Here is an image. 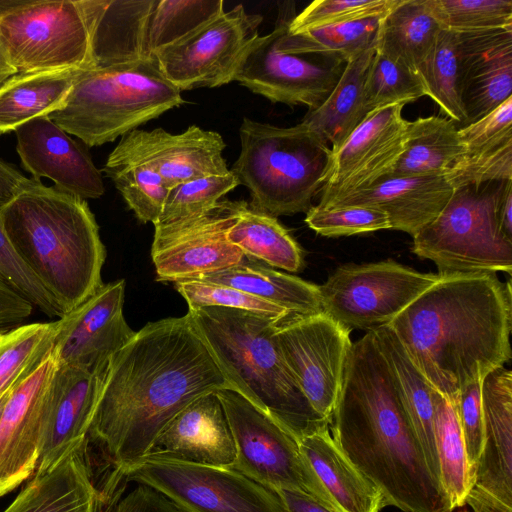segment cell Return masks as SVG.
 Segmentation results:
<instances>
[{
  "label": "cell",
  "mask_w": 512,
  "mask_h": 512,
  "mask_svg": "<svg viewBox=\"0 0 512 512\" xmlns=\"http://www.w3.org/2000/svg\"><path fill=\"white\" fill-rule=\"evenodd\" d=\"M0 214L16 253L64 314L103 285L106 250L86 200L42 184L0 206Z\"/></svg>",
  "instance_id": "277c9868"
},
{
  "label": "cell",
  "mask_w": 512,
  "mask_h": 512,
  "mask_svg": "<svg viewBox=\"0 0 512 512\" xmlns=\"http://www.w3.org/2000/svg\"><path fill=\"white\" fill-rule=\"evenodd\" d=\"M439 279L389 324L429 383L455 405L469 383L511 359L512 290L495 273Z\"/></svg>",
  "instance_id": "3957f363"
},
{
  "label": "cell",
  "mask_w": 512,
  "mask_h": 512,
  "mask_svg": "<svg viewBox=\"0 0 512 512\" xmlns=\"http://www.w3.org/2000/svg\"><path fill=\"white\" fill-rule=\"evenodd\" d=\"M259 14L237 5L155 54L165 78L180 91L234 81L245 54L259 36Z\"/></svg>",
  "instance_id": "5bb4252c"
},
{
  "label": "cell",
  "mask_w": 512,
  "mask_h": 512,
  "mask_svg": "<svg viewBox=\"0 0 512 512\" xmlns=\"http://www.w3.org/2000/svg\"><path fill=\"white\" fill-rule=\"evenodd\" d=\"M351 330L320 312L291 315L274 333L281 355L301 391L331 422L352 345Z\"/></svg>",
  "instance_id": "9a60e30c"
},
{
  "label": "cell",
  "mask_w": 512,
  "mask_h": 512,
  "mask_svg": "<svg viewBox=\"0 0 512 512\" xmlns=\"http://www.w3.org/2000/svg\"><path fill=\"white\" fill-rule=\"evenodd\" d=\"M350 462L404 512H452L371 331L352 342L329 425Z\"/></svg>",
  "instance_id": "7a4b0ae2"
},
{
  "label": "cell",
  "mask_w": 512,
  "mask_h": 512,
  "mask_svg": "<svg viewBox=\"0 0 512 512\" xmlns=\"http://www.w3.org/2000/svg\"><path fill=\"white\" fill-rule=\"evenodd\" d=\"M381 18H367L296 34L289 33V22L282 33L281 44L288 51L332 55L348 62L376 42Z\"/></svg>",
  "instance_id": "60d3db41"
},
{
  "label": "cell",
  "mask_w": 512,
  "mask_h": 512,
  "mask_svg": "<svg viewBox=\"0 0 512 512\" xmlns=\"http://www.w3.org/2000/svg\"><path fill=\"white\" fill-rule=\"evenodd\" d=\"M235 457L230 425L214 391L180 410L160 431L145 458L232 468Z\"/></svg>",
  "instance_id": "603a6c76"
},
{
  "label": "cell",
  "mask_w": 512,
  "mask_h": 512,
  "mask_svg": "<svg viewBox=\"0 0 512 512\" xmlns=\"http://www.w3.org/2000/svg\"><path fill=\"white\" fill-rule=\"evenodd\" d=\"M84 69L18 73L0 88V134L60 110Z\"/></svg>",
  "instance_id": "d6a6232c"
},
{
  "label": "cell",
  "mask_w": 512,
  "mask_h": 512,
  "mask_svg": "<svg viewBox=\"0 0 512 512\" xmlns=\"http://www.w3.org/2000/svg\"><path fill=\"white\" fill-rule=\"evenodd\" d=\"M422 447L428 468L440 484L434 436L435 388L415 366L389 325L370 330Z\"/></svg>",
  "instance_id": "f546056e"
},
{
  "label": "cell",
  "mask_w": 512,
  "mask_h": 512,
  "mask_svg": "<svg viewBox=\"0 0 512 512\" xmlns=\"http://www.w3.org/2000/svg\"><path fill=\"white\" fill-rule=\"evenodd\" d=\"M484 444L465 504L473 512H512V372L481 380Z\"/></svg>",
  "instance_id": "ffe728a7"
},
{
  "label": "cell",
  "mask_w": 512,
  "mask_h": 512,
  "mask_svg": "<svg viewBox=\"0 0 512 512\" xmlns=\"http://www.w3.org/2000/svg\"><path fill=\"white\" fill-rule=\"evenodd\" d=\"M241 150L232 166L251 206L274 217L307 212L324 186L331 147L302 123L278 127L244 118Z\"/></svg>",
  "instance_id": "52a82bcc"
},
{
  "label": "cell",
  "mask_w": 512,
  "mask_h": 512,
  "mask_svg": "<svg viewBox=\"0 0 512 512\" xmlns=\"http://www.w3.org/2000/svg\"><path fill=\"white\" fill-rule=\"evenodd\" d=\"M0 277L18 294L48 317H62L64 311L45 290L16 253L4 229L0 214Z\"/></svg>",
  "instance_id": "f907efd6"
},
{
  "label": "cell",
  "mask_w": 512,
  "mask_h": 512,
  "mask_svg": "<svg viewBox=\"0 0 512 512\" xmlns=\"http://www.w3.org/2000/svg\"><path fill=\"white\" fill-rule=\"evenodd\" d=\"M430 97L449 117L464 126L466 115L461 101V76L457 35L441 29L424 62L416 71Z\"/></svg>",
  "instance_id": "ab89813d"
},
{
  "label": "cell",
  "mask_w": 512,
  "mask_h": 512,
  "mask_svg": "<svg viewBox=\"0 0 512 512\" xmlns=\"http://www.w3.org/2000/svg\"><path fill=\"white\" fill-rule=\"evenodd\" d=\"M280 15L275 28L258 36L249 47L234 80L273 103L321 106L337 85L347 64L326 54L286 50L281 36L293 17Z\"/></svg>",
  "instance_id": "7c38bea8"
},
{
  "label": "cell",
  "mask_w": 512,
  "mask_h": 512,
  "mask_svg": "<svg viewBox=\"0 0 512 512\" xmlns=\"http://www.w3.org/2000/svg\"><path fill=\"white\" fill-rule=\"evenodd\" d=\"M136 484L118 499L110 512H186L154 488Z\"/></svg>",
  "instance_id": "db71d44e"
},
{
  "label": "cell",
  "mask_w": 512,
  "mask_h": 512,
  "mask_svg": "<svg viewBox=\"0 0 512 512\" xmlns=\"http://www.w3.org/2000/svg\"><path fill=\"white\" fill-rule=\"evenodd\" d=\"M404 104L369 112L347 139L332 151V163L317 205L366 188L389 175L405 150L409 121Z\"/></svg>",
  "instance_id": "e0dca14e"
},
{
  "label": "cell",
  "mask_w": 512,
  "mask_h": 512,
  "mask_svg": "<svg viewBox=\"0 0 512 512\" xmlns=\"http://www.w3.org/2000/svg\"><path fill=\"white\" fill-rule=\"evenodd\" d=\"M441 28L467 33L512 27L511 0H425Z\"/></svg>",
  "instance_id": "ee69618b"
},
{
  "label": "cell",
  "mask_w": 512,
  "mask_h": 512,
  "mask_svg": "<svg viewBox=\"0 0 512 512\" xmlns=\"http://www.w3.org/2000/svg\"><path fill=\"white\" fill-rule=\"evenodd\" d=\"M125 280L103 284L56 320L51 357L57 365L104 371L110 358L135 334L123 313Z\"/></svg>",
  "instance_id": "ac0fdd59"
},
{
  "label": "cell",
  "mask_w": 512,
  "mask_h": 512,
  "mask_svg": "<svg viewBox=\"0 0 512 512\" xmlns=\"http://www.w3.org/2000/svg\"><path fill=\"white\" fill-rule=\"evenodd\" d=\"M495 189H455L441 213L413 236L412 252L432 261L438 274L512 273V241L500 232Z\"/></svg>",
  "instance_id": "ba28073f"
},
{
  "label": "cell",
  "mask_w": 512,
  "mask_h": 512,
  "mask_svg": "<svg viewBox=\"0 0 512 512\" xmlns=\"http://www.w3.org/2000/svg\"><path fill=\"white\" fill-rule=\"evenodd\" d=\"M154 58L82 70L64 106L47 117L89 147L112 142L184 103Z\"/></svg>",
  "instance_id": "8992f818"
},
{
  "label": "cell",
  "mask_w": 512,
  "mask_h": 512,
  "mask_svg": "<svg viewBox=\"0 0 512 512\" xmlns=\"http://www.w3.org/2000/svg\"><path fill=\"white\" fill-rule=\"evenodd\" d=\"M88 440L33 478L2 512H98L100 493L87 459Z\"/></svg>",
  "instance_id": "4316f807"
},
{
  "label": "cell",
  "mask_w": 512,
  "mask_h": 512,
  "mask_svg": "<svg viewBox=\"0 0 512 512\" xmlns=\"http://www.w3.org/2000/svg\"><path fill=\"white\" fill-rule=\"evenodd\" d=\"M238 185V179L230 170L224 175L201 177L171 187L154 228L184 223L208 214Z\"/></svg>",
  "instance_id": "7bdbcfd3"
},
{
  "label": "cell",
  "mask_w": 512,
  "mask_h": 512,
  "mask_svg": "<svg viewBox=\"0 0 512 512\" xmlns=\"http://www.w3.org/2000/svg\"><path fill=\"white\" fill-rule=\"evenodd\" d=\"M103 171L139 221L154 224L158 220L170 188L152 166L115 147Z\"/></svg>",
  "instance_id": "74e56055"
},
{
  "label": "cell",
  "mask_w": 512,
  "mask_h": 512,
  "mask_svg": "<svg viewBox=\"0 0 512 512\" xmlns=\"http://www.w3.org/2000/svg\"><path fill=\"white\" fill-rule=\"evenodd\" d=\"M235 219L228 240L246 256L265 264L299 272L304 267L303 251L276 217L261 212L246 201H232Z\"/></svg>",
  "instance_id": "836d02e7"
},
{
  "label": "cell",
  "mask_w": 512,
  "mask_h": 512,
  "mask_svg": "<svg viewBox=\"0 0 512 512\" xmlns=\"http://www.w3.org/2000/svg\"><path fill=\"white\" fill-rule=\"evenodd\" d=\"M223 12L222 0H155L148 22V55L154 57Z\"/></svg>",
  "instance_id": "b9f144b4"
},
{
  "label": "cell",
  "mask_w": 512,
  "mask_h": 512,
  "mask_svg": "<svg viewBox=\"0 0 512 512\" xmlns=\"http://www.w3.org/2000/svg\"><path fill=\"white\" fill-rule=\"evenodd\" d=\"M174 284L187 302L188 310L210 306L240 309L277 323L294 315L282 307L229 286L201 280H186Z\"/></svg>",
  "instance_id": "bcb514c9"
},
{
  "label": "cell",
  "mask_w": 512,
  "mask_h": 512,
  "mask_svg": "<svg viewBox=\"0 0 512 512\" xmlns=\"http://www.w3.org/2000/svg\"><path fill=\"white\" fill-rule=\"evenodd\" d=\"M235 219L232 201L199 218L154 228L151 258L161 282L199 280L240 264L246 255L227 237Z\"/></svg>",
  "instance_id": "2e32d148"
},
{
  "label": "cell",
  "mask_w": 512,
  "mask_h": 512,
  "mask_svg": "<svg viewBox=\"0 0 512 512\" xmlns=\"http://www.w3.org/2000/svg\"><path fill=\"white\" fill-rule=\"evenodd\" d=\"M281 501L284 512H333L306 492L293 489H280L275 492Z\"/></svg>",
  "instance_id": "6f0895ef"
},
{
  "label": "cell",
  "mask_w": 512,
  "mask_h": 512,
  "mask_svg": "<svg viewBox=\"0 0 512 512\" xmlns=\"http://www.w3.org/2000/svg\"><path fill=\"white\" fill-rule=\"evenodd\" d=\"M439 277L393 260L346 264L318 286L321 311L350 330L370 331L389 324Z\"/></svg>",
  "instance_id": "8fae6325"
},
{
  "label": "cell",
  "mask_w": 512,
  "mask_h": 512,
  "mask_svg": "<svg viewBox=\"0 0 512 512\" xmlns=\"http://www.w3.org/2000/svg\"><path fill=\"white\" fill-rule=\"evenodd\" d=\"M454 189L444 175L388 176L320 208L360 206L388 216L390 229L415 236L445 208Z\"/></svg>",
  "instance_id": "d4e9b609"
},
{
  "label": "cell",
  "mask_w": 512,
  "mask_h": 512,
  "mask_svg": "<svg viewBox=\"0 0 512 512\" xmlns=\"http://www.w3.org/2000/svg\"><path fill=\"white\" fill-rule=\"evenodd\" d=\"M42 184L38 179L25 177L15 166L0 159V206Z\"/></svg>",
  "instance_id": "9f6ffc18"
},
{
  "label": "cell",
  "mask_w": 512,
  "mask_h": 512,
  "mask_svg": "<svg viewBox=\"0 0 512 512\" xmlns=\"http://www.w3.org/2000/svg\"><path fill=\"white\" fill-rule=\"evenodd\" d=\"M498 225L502 235L512 241V180L502 185L496 207Z\"/></svg>",
  "instance_id": "680465c9"
},
{
  "label": "cell",
  "mask_w": 512,
  "mask_h": 512,
  "mask_svg": "<svg viewBox=\"0 0 512 512\" xmlns=\"http://www.w3.org/2000/svg\"><path fill=\"white\" fill-rule=\"evenodd\" d=\"M193 324L232 387L298 441L329 429L298 386L279 350L276 321L245 310H188Z\"/></svg>",
  "instance_id": "5b68a950"
},
{
  "label": "cell",
  "mask_w": 512,
  "mask_h": 512,
  "mask_svg": "<svg viewBox=\"0 0 512 512\" xmlns=\"http://www.w3.org/2000/svg\"><path fill=\"white\" fill-rule=\"evenodd\" d=\"M481 380L467 384L458 394L455 403L472 481L484 444Z\"/></svg>",
  "instance_id": "f5cc1de1"
},
{
  "label": "cell",
  "mask_w": 512,
  "mask_h": 512,
  "mask_svg": "<svg viewBox=\"0 0 512 512\" xmlns=\"http://www.w3.org/2000/svg\"><path fill=\"white\" fill-rule=\"evenodd\" d=\"M232 388L190 314L147 323L108 361L87 439L125 478L197 397Z\"/></svg>",
  "instance_id": "6da1fadb"
},
{
  "label": "cell",
  "mask_w": 512,
  "mask_h": 512,
  "mask_svg": "<svg viewBox=\"0 0 512 512\" xmlns=\"http://www.w3.org/2000/svg\"><path fill=\"white\" fill-rule=\"evenodd\" d=\"M444 176L454 190L512 180V142L489 151L463 155Z\"/></svg>",
  "instance_id": "681fc988"
},
{
  "label": "cell",
  "mask_w": 512,
  "mask_h": 512,
  "mask_svg": "<svg viewBox=\"0 0 512 512\" xmlns=\"http://www.w3.org/2000/svg\"><path fill=\"white\" fill-rule=\"evenodd\" d=\"M11 391H9V392H7V393H5V394L0 396V417H1V413H2V410L4 408V405H5V403H6L7 399H8Z\"/></svg>",
  "instance_id": "94428289"
},
{
  "label": "cell",
  "mask_w": 512,
  "mask_h": 512,
  "mask_svg": "<svg viewBox=\"0 0 512 512\" xmlns=\"http://www.w3.org/2000/svg\"><path fill=\"white\" fill-rule=\"evenodd\" d=\"M299 447L334 512H379L386 506L381 491L343 454L329 429L302 438Z\"/></svg>",
  "instance_id": "f1b7e54d"
},
{
  "label": "cell",
  "mask_w": 512,
  "mask_h": 512,
  "mask_svg": "<svg viewBox=\"0 0 512 512\" xmlns=\"http://www.w3.org/2000/svg\"><path fill=\"white\" fill-rule=\"evenodd\" d=\"M15 133L21 163L34 179L48 178L56 189L84 200L104 194L101 172L90 155L47 116L22 124Z\"/></svg>",
  "instance_id": "44dd1931"
},
{
  "label": "cell",
  "mask_w": 512,
  "mask_h": 512,
  "mask_svg": "<svg viewBox=\"0 0 512 512\" xmlns=\"http://www.w3.org/2000/svg\"><path fill=\"white\" fill-rule=\"evenodd\" d=\"M16 74H18L17 69L11 64L0 46V88Z\"/></svg>",
  "instance_id": "91938a15"
},
{
  "label": "cell",
  "mask_w": 512,
  "mask_h": 512,
  "mask_svg": "<svg viewBox=\"0 0 512 512\" xmlns=\"http://www.w3.org/2000/svg\"><path fill=\"white\" fill-rule=\"evenodd\" d=\"M0 46L18 73L93 68L86 0H0Z\"/></svg>",
  "instance_id": "9c48e42d"
},
{
  "label": "cell",
  "mask_w": 512,
  "mask_h": 512,
  "mask_svg": "<svg viewBox=\"0 0 512 512\" xmlns=\"http://www.w3.org/2000/svg\"><path fill=\"white\" fill-rule=\"evenodd\" d=\"M399 0H317L291 19V34L307 30L381 17L398 4Z\"/></svg>",
  "instance_id": "7dc6e473"
},
{
  "label": "cell",
  "mask_w": 512,
  "mask_h": 512,
  "mask_svg": "<svg viewBox=\"0 0 512 512\" xmlns=\"http://www.w3.org/2000/svg\"><path fill=\"white\" fill-rule=\"evenodd\" d=\"M56 363L50 356L10 393L0 417V497L36 470L49 422Z\"/></svg>",
  "instance_id": "d6986e66"
},
{
  "label": "cell",
  "mask_w": 512,
  "mask_h": 512,
  "mask_svg": "<svg viewBox=\"0 0 512 512\" xmlns=\"http://www.w3.org/2000/svg\"><path fill=\"white\" fill-rule=\"evenodd\" d=\"M152 166L169 188L189 180L227 174L222 136L196 125L172 134L162 128L135 129L122 136L116 146Z\"/></svg>",
  "instance_id": "7402d4cb"
},
{
  "label": "cell",
  "mask_w": 512,
  "mask_h": 512,
  "mask_svg": "<svg viewBox=\"0 0 512 512\" xmlns=\"http://www.w3.org/2000/svg\"><path fill=\"white\" fill-rule=\"evenodd\" d=\"M56 322L21 324L0 336V396L33 374L50 356Z\"/></svg>",
  "instance_id": "f35d334b"
},
{
  "label": "cell",
  "mask_w": 512,
  "mask_h": 512,
  "mask_svg": "<svg viewBox=\"0 0 512 512\" xmlns=\"http://www.w3.org/2000/svg\"><path fill=\"white\" fill-rule=\"evenodd\" d=\"M33 308L31 303L0 277V332L23 324Z\"/></svg>",
  "instance_id": "11a10c76"
},
{
  "label": "cell",
  "mask_w": 512,
  "mask_h": 512,
  "mask_svg": "<svg viewBox=\"0 0 512 512\" xmlns=\"http://www.w3.org/2000/svg\"><path fill=\"white\" fill-rule=\"evenodd\" d=\"M125 479L154 488L186 512H284L274 491L233 468L145 458Z\"/></svg>",
  "instance_id": "4fadbf2b"
},
{
  "label": "cell",
  "mask_w": 512,
  "mask_h": 512,
  "mask_svg": "<svg viewBox=\"0 0 512 512\" xmlns=\"http://www.w3.org/2000/svg\"><path fill=\"white\" fill-rule=\"evenodd\" d=\"M464 154H476L512 142V96L479 120L458 129Z\"/></svg>",
  "instance_id": "816d5d0a"
},
{
  "label": "cell",
  "mask_w": 512,
  "mask_h": 512,
  "mask_svg": "<svg viewBox=\"0 0 512 512\" xmlns=\"http://www.w3.org/2000/svg\"><path fill=\"white\" fill-rule=\"evenodd\" d=\"M2 333H3V332H0V336H1V334H2Z\"/></svg>",
  "instance_id": "6125c7cd"
},
{
  "label": "cell",
  "mask_w": 512,
  "mask_h": 512,
  "mask_svg": "<svg viewBox=\"0 0 512 512\" xmlns=\"http://www.w3.org/2000/svg\"><path fill=\"white\" fill-rule=\"evenodd\" d=\"M376 42L348 61L345 69L324 103L308 111L302 123L336 150L368 114L364 86L367 71L375 53Z\"/></svg>",
  "instance_id": "1f68e13d"
},
{
  "label": "cell",
  "mask_w": 512,
  "mask_h": 512,
  "mask_svg": "<svg viewBox=\"0 0 512 512\" xmlns=\"http://www.w3.org/2000/svg\"><path fill=\"white\" fill-rule=\"evenodd\" d=\"M433 400L439 480L453 511L465 505L472 478L456 407L437 391Z\"/></svg>",
  "instance_id": "8d00e7d4"
},
{
  "label": "cell",
  "mask_w": 512,
  "mask_h": 512,
  "mask_svg": "<svg viewBox=\"0 0 512 512\" xmlns=\"http://www.w3.org/2000/svg\"><path fill=\"white\" fill-rule=\"evenodd\" d=\"M305 222L316 233L327 237L390 229L389 219L385 213L360 206L337 208L312 206L306 212Z\"/></svg>",
  "instance_id": "c3c4849f"
},
{
  "label": "cell",
  "mask_w": 512,
  "mask_h": 512,
  "mask_svg": "<svg viewBox=\"0 0 512 512\" xmlns=\"http://www.w3.org/2000/svg\"><path fill=\"white\" fill-rule=\"evenodd\" d=\"M199 280L239 289L294 315L306 316L322 312L318 285L278 271L249 256L236 266Z\"/></svg>",
  "instance_id": "4dcf8cb0"
},
{
  "label": "cell",
  "mask_w": 512,
  "mask_h": 512,
  "mask_svg": "<svg viewBox=\"0 0 512 512\" xmlns=\"http://www.w3.org/2000/svg\"><path fill=\"white\" fill-rule=\"evenodd\" d=\"M456 35L466 126L512 96V27Z\"/></svg>",
  "instance_id": "cb8c5ba5"
},
{
  "label": "cell",
  "mask_w": 512,
  "mask_h": 512,
  "mask_svg": "<svg viewBox=\"0 0 512 512\" xmlns=\"http://www.w3.org/2000/svg\"><path fill=\"white\" fill-rule=\"evenodd\" d=\"M458 129L439 116L409 121L405 150L388 176L444 175L464 154Z\"/></svg>",
  "instance_id": "d590c367"
},
{
  "label": "cell",
  "mask_w": 512,
  "mask_h": 512,
  "mask_svg": "<svg viewBox=\"0 0 512 512\" xmlns=\"http://www.w3.org/2000/svg\"><path fill=\"white\" fill-rule=\"evenodd\" d=\"M441 29L425 0H399L380 20L375 49L416 72Z\"/></svg>",
  "instance_id": "e575fe53"
},
{
  "label": "cell",
  "mask_w": 512,
  "mask_h": 512,
  "mask_svg": "<svg viewBox=\"0 0 512 512\" xmlns=\"http://www.w3.org/2000/svg\"><path fill=\"white\" fill-rule=\"evenodd\" d=\"M216 393L235 443L232 468L274 492H306L333 511L327 493L301 454L299 441L236 390L223 388Z\"/></svg>",
  "instance_id": "30bf717a"
},
{
  "label": "cell",
  "mask_w": 512,
  "mask_h": 512,
  "mask_svg": "<svg viewBox=\"0 0 512 512\" xmlns=\"http://www.w3.org/2000/svg\"><path fill=\"white\" fill-rule=\"evenodd\" d=\"M155 0H86L93 67L154 58L147 31Z\"/></svg>",
  "instance_id": "83f0119b"
},
{
  "label": "cell",
  "mask_w": 512,
  "mask_h": 512,
  "mask_svg": "<svg viewBox=\"0 0 512 512\" xmlns=\"http://www.w3.org/2000/svg\"><path fill=\"white\" fill-rule=\"evenodd\" d=\"M364 94L368 113L379 107L406 105L426 96L417 72L390 60L376 49L367 71Z\"/></svg>",
  "instance_id": "f6af8a7d"
},
{
  "label": "cell",
  "mask_w": 512,
  "mask_h": 512,
  "mask_svg": "<svg viewBox=\"0 0 512 512\" xmlns=\"http://www.w3.org/2000/svg\"><path fill=\"white\" fill-rule=\"evenodd\" d=\"M104 371L56 364L51 412L35 472L51 468L87 440Z\"/></svg>",
  "instance_id": "484cf974"
}]
</instances>
